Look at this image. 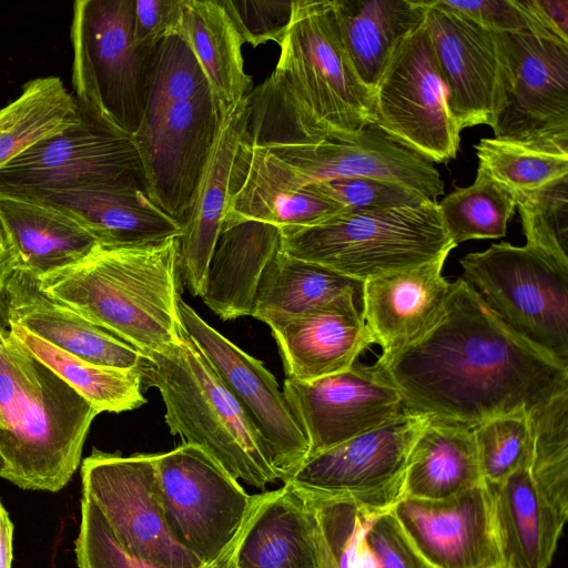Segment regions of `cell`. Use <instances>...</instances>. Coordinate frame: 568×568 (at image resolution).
<instances>
[{
	"mask_svg": "<svg viewBox=\"0 0 568 568\" xmlns=\"http://www.w3.org/2000/svg\"><path fill=\"white\" fill-rule=\"evenodd\" d=\"M375 365L406 410L470 428L568 390V367L507 327L463 277L436 326Z\"/></svg>",
	"mask_w": 568,
	"mask_h": 568,
	"instance_id": "1",
	"label": "cell"
},
{
	"mask_svg": "<svg viewBox=\"0 0 568 568\" xmlns=\"http://www.w3.org/2000/svg\"><path fill=\"white\" fill-rule=\"evenodd\" d=\"M272 74L248 95L243 141L347 140L374 123V99L341 38L332 0H293Z\"/></svg>",
	"mask_w": 568,
	"mask_h": 568,
	"instance_id": "2",
	"label": "cell"
},
{
	"mask_svg": "<svg viewBox=\"0 0 568 568\" xmlns=\"http://www.w3.org/2000/svg\"><path fill=\"white\" fill-rule=\"evenodd\" d=\"M178 255L179 237L141 246L98 244L37 278L48 296L146 356L182 341Z\"/></svg>",
	"mask_w": 568,
	"mask_h": 568,
	"instance_id": "3",
	"label": "cell"
},
{
	"mask_svg": "<svg viewBox=\"0 0 568 568\" xmlns=\"http://www.w3.org/2000/svg\"><path fill=\"white\" fill-rule=\"evenodd\" d=\"M99 410L0 324V477L57 493L78 470Z\"/></svg>",
	"mask_w": 568,
	"mask_h": 568,
	"instance_id": "4",
	"label": "cell"
},
{
	"mask_svg": "<svg viewBox=\"0 0 568 568\" xmlns=\"http://www.w3.org/2000/svg\"><path fill=\"white\" fill-rule=\"evenodd\" d=\"M219 113L209 81L181 33L156 48L142 121L132 136L148 191L179 223L212 148Z\"/></svg>",
	"mask_w": 568,
	"mask_h": 568,
	"instance_id": "5",
	"label": "cell"
},
{
	"mask_svg": "<svg viewBox=\"0 0 568 568\" xmlns=\"http://www.w3.org/2000/svg\"><path fill=\"white\" fill-rule=\"evenodd\" d=\"M142 384L159 389L165 423L236 480L258 489L280 480L270 454L244 412L184 332L182 341L146 355Z\"/></svg>",
	"mask_w": 568,
	"mask_h": 568,
	"instance_id": "6",
	"label": "cell"
},
{
	"mask_svg": "<svg viewBox=\"0 0 568 568\" xmlns=\"http://www.w3.org/2000/svg\"><path fill=\"white\" fill-rule=\"evenodd\" d=\"M278 230L285 253L361 282L446 260L456 247L436 201L382 211H341Z\"/></svg>",
	"mask_w": 568,
	"mask_h": 568,
	"instance_id": "7",
	"label": "cell"
},
{
	"mask_svg": "<svg viewBox=\"0 0 568 568\" xmlns=\"http://www.w3.org/2000/svg\"><path fill=\"white\" fill-rule=\"evenodd\" d=\"M79 105L131 136L146 104L154 53L133 40V0H78L71 23Z\"/></svg>",
	"mask_w": 568,
	"mask_h": 568,
	"instance_id": "8",
	"label": "cell"
},
{
	"mask_svg": "<svg viewBox=\"0 0 568 568\" xmlns=\"http://www.w3.org/2000/svg\"><path fill=\"white\" fill-rule=\"evenodd\" d=\"M463 278L514 333L568 367V265L526 243L460 260Z\"/></svg>",
	"mask_w": 568,
	"mask_h": 568,
	"instance_id": "9",
	"label": "cell"
},
{
	"mask_svg": "<svg viewBox=\"0 0 568 568\" xmlns=\"http://www.w3.org/2000/svg\"><path fill=\"white\" fill-rule=\"evenodd\" d=\"M159 497L175 540L205 568H225L257 505L216 460L182 444L156 454Z\"/></svg>",
	"mask_w": 568,
	"mask_h": 568,
	"instance_id": "10",
	"label": "cell"
},
{
	"mask_svg": "<svg viewBox=\"0 0 568 568\" xmlns=\"http://www.w3.org/2000/svg\"><path fill=\"white\" fill-rule=\"evenodd\" d=\"M78 110L75 124L0 168V195L41 200L62 191L145 181L132 136L79 104Z\"/></svg>",
	"mask_w": 568,
	"mask_h": 568,
	"instance_id": "11",
	"label": "cell"
},
{
	"mask_svg": "<svg viewBox=\"0 0 568 568\" xmlns=\"http://www.w3.org/2000/svg\"><path fill=\"white\" fill-rule=\"evenodd\" d=\"M429 419L405 410L308 456L285 484L310 498L351 503L375 515L389 511L402 499L410 448Z\"/></svg>",
	"mask_w": 568,
	"mask_h": 568,
	"instance_id": "12",
	"label": "cell"
},
{
	"mask_svg": "<svg viewBox=\"0 0 568 568\" xmlns=\"http://www.w3.org/2000/svg\"><path fill=\"white\" fill-rule=\"evenodd\" d=\"M81 497L131 556L162 568H205L171 534L159 497L156 454L94 448L81 463Z\"/></svg>",
	"mask_w": 568,
	"mask_h": 568,
	"instance_id": "13",
	"label": "cell"
},
{
	"mask_svg": "<svg viewBox=\"0 0 568 568\" xmlns=\"http://www.w3.org/2000/svg\"><path fill=\"white\" fill-rule=\"evenodd\" d=\"M374 123L429 162L457 154L460 129L449 113L425 24L396 47L373 91Z\"/></svg>",
	"mask_w": 568,
	"mask_h": 568,
	"instance_id": "14",
	"label": "cell"
},
{
	"mask_svg": "<svg viewBox=\"0 0 568 568\" xmlns=\"http://www.w3.org/2000/svg\"><path fill=\"white\" fill-rule=\"evenodd\" d=\"M179 314L184 332L262 439L280 481L287 483L307 459L310 443L277 381L262 362L210 326L182 298Z\"/></svg>",
	"mask_w": 568,
	"mask_h": 568,
	"instance_id": "15",
	"label": "cell"
},
{
	"mask_svg": "<svg viewBox=\"0 0 568 568\" xmlns=\"http://www.w3.org/2000/svg\"><path fill=\"white\" fill-rule=\"evenodd\" d=\"M256 148L267 166L295 187L341 178H372L402 184L430 201L444 193V182L432 162L373 123L347 140Z\"/></svg>",
	"mask_w": 568,
	"mask_h": 568,
	"instance_id": "16",
	"label": "cell"
},
{
	"mask_svg": "<svg viewBox=\"0 0 568 568\" xmlns=\"http://www.w3.org/2000/svg\"><path fill=\"white\" fill-rule=\"evenodd\" d=\"M506 97L494 138L568 149V42L527 32H498Z\"/></svg>",
	"mask_w": 568,
	"mask_h": 568,
	"instance_id": "17",
	"label": "cell"
},
{
	"mask_svg": "<svg viewBox=\"0 0 568 568\" xmlns=\"http://www.w3.org/2000/svg\"><path fill=\"white\" fill-rule=\"evenodd\" d=\"M425 24L447 108L460 130L494 128L506 97L505 57L498 32L425 0Z\"/></svg>",
	"mask_w": 568,
	"mask_h": 568,
	"instance_id": "18",
	"label": "cell"
},
{
	"mask_svg": "<svg viewBox=\"0 0 568 568\" xmlns=\"http://www.w3.org/2000/svg\"><path fill=\"white\" fill-rule=\"evenodd\" d=\"M283 393L308 443V456L369 432L406 409L402 395L374 364L303 382L284 381Z\"/></svg>",
	"mask_w": 568,
	"mask_h": 568,
	"instance_id": "19",
	"label": "cell"
},
{
	"mask_svg": "<svg viewBox=\"0 0 568 568\" xmlns=\"http://www.w3.org/2000/svg\"><path fill=\"white\" fill-rule=\"evenodd\" d=\"M392 513L434 568L503 566L491 491L486 483L444 499L404 497Z\"/></svg>",
	"mask_w": 568,
	"mask_h": 568,
	"instance_id": "20",
	"label": "cell"
},
{
	"mask_svg": "<svg viewBox=\"0 0 568 568\" xmlns=\"http://www.w3.org/2000/svg\"><path fill=\"white\" fill-rule=\"evenodd\" d=\"M248 116V95L220 114L212 148L179 236L178 271L184 287L201 296L206 271L224 225L230 179Z\"/></svg>",
	"mask_w": 568,
	"mask_h": 568,
	"instance_id": "21",
	"label": "cell"
},
{
	"mask_svg": "<svg viewBox=\"0 0 568 568\" xmlns=\"http://www.w3.org/2000/svg\"><path fill=\"white\" fill-rule=\"evenodd\" d=\"M4 322L20 325L37 337L89 363L141 368L145 356L69 306L48 296L38 278L17 266L0 293Z\"/></svg>",
	"mask_w": 568,
	"mask_h": 568,
	"instance_id": "22",
	"label": "cell"
},
{
	"mask_svg": "<svg viewBox=\"0 0 568 568\" xmlns=\"http://www.w3.org/2000/svg\"><path fill=\"white\" fill-rule=\"evenodd\" d=\"M353 292L270 325L286 376L308 382L348 369L375 341Z\"/></svg>",
	"mask_w": 568,
	"mask_h": 568,
	"instance_id": "23",
	"label": "cell"
},
{
	"mask_svg": "<svg viewBox=\"0 0 568 568\" xmlns=\"http://www.w3.org/2000/svg\"><path fill=\"white\" fill-rule=\"evenodd\" d=\"M446 260L364 282L362 315L386 358L426 336L444 314L450 283L442 275Z\"/></svg>",
	"mask_w": 568,
	"mask_h": 568,
	"instance_id": "24",
	"label": "cell"
},
{
	"mask_svg": "<svg viewBox=\"0 0 568 568\" xmlns=\"http://www.w3.org/2000/svg\"><path fill=\"white\" fill-rule=\"evenodd\" d=\"M225 568H322L306 499L288 484L263 491Z\"/></svg>",
	"mask_w": 568,
	"mask_h": 568,
	"instance_id": "25",
	"label": "cell"
},
{
	"mask_svg": "<svg viewBox=\"0 0 568 568\" xmlns=\"http://www.w3.org/2000/svg\"><path fill=\"white\" fill-rule=\"evenodd\" d=\"M49 204L75 216L104 246H141L179 237L182 225L152 199L145 181L52 193Z\"/></svg>",
	"mask_w": 568,
	"mask_h": 568,
	"instance_id": "26",
	"label": "cell"
},
{
	"mask_svg": "<svg viewBox=\"0 0 568 568\" xmlns=\"http://www.w3.org/2000/svg\"><path fill=\"white\" fill-rule=\"evenodd\" d=\"M280 250L276 225L253 220L224 223L200 297L223 321L251 316L262 273Z\"/></svg>",
	"mask_w": 568,
	"mask_h": 568,
	"instance_id": "27",
	"label": "cell"
},
{
	"mask_svg": "<svg viewBox=\"0 0 568 568\" xmlns=\"http://www.w3.org/2000/svg\"><path fill=\"white\" fill-rule=\"evenodd\" d=\"M488 486L503 565L548 568L567 518L537 487L529 466Z\"/></svg>",
	"mask_w": 568,
	"mask_h": 568,
	"instance_id": "28",
	"label": "cell"
},
{
	"mask_svg": "<svg viewBox=\"0 0 568 568\" xmlns=\"http://www.w3.org/2000/svg\"><path fill=\"white\" fill-rule=\"evenodd\" d=\"M0 224L18 266L36 276L83 258L99 244L75 216L44 201L0 195Z\"/></svg>",
	"mask_w": 568,
	"mask_h": 568,
	"instance_id": "29",
	"label": "cell"
},
{
	"mask_svg": "<svg viewBox=\"0 0 568 568\" xmlns=\"http://www.w3.org/2000/svg\"><path fill=\"white\" fill-rule=\"evenodd\" d=\"M341 212L310 185L295 187L277 176L256 146L243 140L230 179L224 223L253 220L277 227L305 224Z\"/></svg>",
	"mask_w": 568,
	"mask_h": 568,
	"instance_id": "30",
	"label": "cell"
},
{
	"mask_svg": "<svg viewBox=\"0 0 568 568\" xmlns=\"http://www.w3.org/2000/svg\"><path fill=\"white\" fill-rule=\"evenodd\" d=\"M332 6L356 73L374 91L396 47L424 20L425 0H332Z\"/></svg>",
	"mask_w": 568,
	"mask_h": 568,
	"instance_id": "31",
	"label": "cell"
},
{
	"mask_svg": "<svg viewBox=\"0 0 568 568\" xmlns=\"http://www.w3.org/2000/svg\"><path fill=\"white\" fill-rule=\"evenodd\" d=\"M483 483L474 428L430 418L410 448L402 498L444 499Z\"/></svg>",
	"mask_w": 568,
	"mask_h": 568,
	"instance_id": "32",
	"label": "cell"
},
{
	"mask_svg": "<svg viewBox=\"0 0 568 568\" xmlns=\"http://www.w3.org/2000/svg\"><path fill=\"white\" fill-rule=\"evenodd\" d=\"M180 33L209 81L219 115L252 91V77L244 70V41L222 1L183 0Z\"/></svg>",
	"mask_w": 568,
	"mask_h": 568,
	"instance_id": "33",
	"label": "cell"
},
{
	"mask_svg": "<svg viewBox=\"0 0 568 568\" xmlns=\"http://www.w3.org/2000/svg\"><path fill=\"white\" fill-rule=\"evenodd\" d=\"M363 284L280 250L262 273L251 316L270 326L308 313L348 292L362 297Z\"/></svg>",
	"mask_w": 568,
	"mask_h": 568,
	"instance_id": "34",
	"label": "cell"
},
{
	"mask_svg": "<svg viewBox=\"0 0 568 568\" xmlns=\"http://www.w3.org/2000/svg\"><path fill=\"white\" fill-rule=\"evenodd\" d=\"M78 120L77 100L59 77L28 81L19 97L0 109V168Z\"/></svg>",
	"mask_w": 568,
	"mask_h": 568,
	"instance_id": "35",
	"label": "cell"
},
{
	"mask_svg": "<svg viewBox=\"0 0 568 568\" xmlns=\"http://www.w3.org/2000/svg\"><path fill=\"white\" fill-rule=\"evenodd\" d=\"M6 324L34 356L90 402L99 413H121L145 404L141 368L121 369L95 365L57 348L20 325Z\"/></svg>",
	"mask_w": 568,
	"mask_h": 568,
	"instance_id": "36",
	"label": "cell"
},
{
	"mask_svg": "<svg viewBox=\"0 0 568 568\" xmlns=\"http://www.w3.org/2000/svg\"><path fill=\"white\" fill-rule=\"evenodd\" d=\"M478 170L508 189L517 199L568 175V149L497 138L475 145Z\"/></svg>",
	"mask_w": 568,
	"mask_h": 568,
	"instance_id": "37",
	"label": "cell"
},
{
	"mask_svg": "<svg viewBox=\"0 0 568 568\" xmlns=\"http://www.w3.org/2000/svg\"><path fill=\"white\" fill-rule=\"evenodd\" d=\"M516 207L514 194L479 170L473 184L456 189L438 203L446 232L456 246L468 240L505 236Z\"/></svg>",
	"mask_w": 568,
	"mask_h": 568,
	"instance_id": "38",
	"label": "cell"
},
{
	"mask_svg": "<svg viewBox=\"0 0 568 568\" xmlns=\"http://www.w3.org/2000/svg\"><path fill=\"white\" fill-rule=\"evenodd\" d=\"M534 481L568 518V390L529 414Z\"/></svg>",
	"mask_w": 568,
	"mask_h": 568,
	"instance_id": "39",
	"label": "cell"
},
{
	"mask_svg": "<svg viewBox=\"0 0 568 568\" xmlns=\"http://www.w3.org/2000/svg\"><path fill=\"white\" fill-rule=\"evenodd\" d=\"M483 479L496 485L517 469L529 466V415L514 413L490 418L474 428Z\"/></svg>",
	"mask_w": 568,
	"mask_h": 568,
	"instance_id": "40",
	"label": "cell"
},
{
	"mask_svg": "<svg viewBox=\"0 0 568 568\" xmlns=\"http://www.w3.org/2000/svg\"><path fill=\"white\" fill-rule=\"evenodd\" d=\"M516 201L526 243L568 265V175Z\"/></svg>",
	"mask_w": 568,
	"mask_h": 568,
	"instance_id": "41",
	"label": "cell"
},
{
	"mask_svg": "<svg viewBox=\"0 0 568 568\" xmlns=\"http://www.w3.org/2000/svg\"><path fill=\"white\" fill-rule=\"evenodd\" d=\"M310 186L342 212L351 213L417 206L430 201L402 184L372 178H341Z\"/></svg>",
	"mask_w": 568,
	"mask_h": 568,
	"instance_id": "42",
	"label": "cell"
},
{
	"mask_svg": "<svg viewBox=\"0 0 568 568\" xmlns=\"http://www.w3.org/2000/svg\"><path fill=\"white\" fill-rule=\"evenodd\" d=\"M495 32H527L568 42L548 20L538 0H437Z\"/></svg>",
	"mask_w": 568,
	"mask_h": 568,
	"instance_id": "43",
	"label": "cell"
},
{
	"mask_svg": "<svg viewBox=\"0 0 568 568\" xmlns=\"http://www.w3.org/2000/svg\"><path fill=\"white\" fill-rule=\"evenodd\" d=\"M74 554L78 568H162L123 550L99 510L83 497Z\"/></svg>",
	"mask_w": 568,
	"mask_h": 568,
	"instance_id": "44",
	"label": "cell"
},
{
	"mask_svg": "<svg viewBox=\"0 0 568 568\" xmlns=\"http://www.w3.org/2000/svg\"><path fill=\"white\" fill-rule=\"evenodd\" d=\"M244 43L256 48L281 43L287 30L293 0H221Z\"/></svg>",
	"mask_w": 568,
	"mask_h": 568,
	"instance_id": "45",
	"label": "cell"
},
{
	"mask_svg": "<svg viewBox=\"0 0 568 568\" xmlns=\"http://www.w3.org/2000/svg\"><path fill=\"white\" fill-rule=\"evenodd\" d=\"M365 540L378 568H434L414 547L392 509L373 520Z\"/></svg>",
	"mask_w": 568,
	"mask_h": 568,
	"instance_id": "46",
	"label": "cell"
},
{
	"mask_svg": "<svg viewBox=\"0 0 568 568\" xmlns=\"http://www.w3.org/2000/svg\"><path fill=\"white\" fill-rule=\"evenodd\" d=\"M183 0H133V40L153 52L169 36L180 33Z\"/></svg>",
	"mask_w": 568,
	"mask_h": 568,
	"instance_id": "47",
	"label": "cell"
},
{
	"mask_svg": "<svg viewBox=\"0 0 568 568\" xmlns=\"http://www.w3.org/2000/svg\"><path fill=\"white\" fill-rule=\"evenodd\" d=\"M13 557V524L0 500V568H11Z\"/></svg>",
	"mask_w": 568,
	"mask_h": 568,
	"instance_id": "48",
	"label": "cell"
},
{
	"mask_svg": "<svg viewBox=\"0 0 568 568\" xmlns=\"http://www.w3.org/2000/svg\"><path fill=\"white\" fill-rule=\"evenodd\" d=\"M551 24L568 38V0H538Z\"/></svg>",
	"mask_w": 568,
	"mask_h": 568,
	"instance_id": "49",
	"label": "cell"
},
{
	"mask_svg": "<svg viewBox=\"0 0 568 568\" xmlns=\"http://www.w3.org/2000/svg\"><path fill=\"white\" fill-rule=\"evenodd\" d=\"M17 266L18 258L10 247L0 224V293Z\"/></svg>",
	"mask_w": 568,
	"mask_h": 568,
	"instance_id": "50",
	"label": "cell"
},
{
	"mask_svg": "<svg viewBox=\"0 0 568 568\" xmlns=\"http://www.w3.org/2000/svg\"><path fill=\"white\" fill-rule=\"evenodd\" d=\"M353 568H378L377 560L368 547L365 538L358 548Z\"/></svg>",
	"mask_w": 568,
	"mask_h": 568,
	"instance_id": "51",
	"label": "cell"
},
{
	"mask_svg": "<svg viewBox=\"0 0 568 568\" xmlns=\"http://www.w3.org/2000/svg\"><path fill=\"white\" fill-rule=\"evenodd\" d=\"M318 544H320V551H321L322 568H338L337 565L335 564L333 557L331 556L327 547L324 544V540L321 536L320 529H318Z\"/></svg>",
	"mask_w": 568,
	"mask_h": 568,
	"instance_id": "52",
	"label": "cell"
},
{
	"mask_svg": "<svg viewBox=\"0 0 568 568\" xmlns=\"http://www.w3.org/2000/svg\"><path fill=\"white\" fill-rule=\"evenodd\" d=\"M3 468H4V462H3V458L0 455V474L3 470Z\"/></svg>",
	"mask_w": 568,
	"mask_h": 568,
	"instance_id": "53",
	"label": "cell"
},
{
	"mask_svg": "<svg viewBox=\"0 0 568 568\" xmlns=\"http://www.w3.org/2000/svg\"><path fill=\"white\" fill-rule=\"evenodd\" d=\"M496 568H507V567L503 565V566H499V567H496Z\"/></svg>",
	"mask_w": 568,
	"mask_h": 568,
	"instance_id": "54",
	"label": "cell"
}]
</instances>
